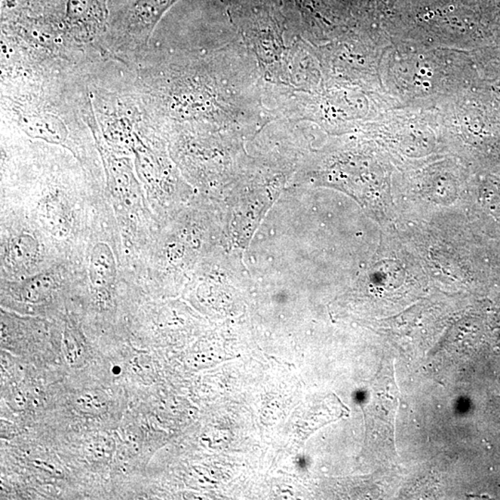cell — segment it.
Here are the masks:
<instances>
[{"label":"cell","mask_w":500,"mask_h":500,"mask_svg":"<svg viewBox=\"0 0 500 500\" xmlns=\"http://www.w3.org/2000/svg\"><path fill=\"white\" fill-rule=\"evenodd\" d=\"M132 369L144 381H146L147 378H151L153 367L146 356H137V358H134L133 361H132Z\"/></svg>","instance_id":"52a82bcc"},{"label":"cell","mask_w":500,"mask_h":500,"mask_svg":"<svg viewBox=\"0 0 500 500\" xmlns=\"http://www.w3.org/2000/svg\"><path fill=\"white\" fill-rule=\"evenodd\" d=\"M52 288V279L49 276H38L23 285L21 297L28 302H38L48 296Z\"/></svg>","instance_id":"5b68a950"},{"label":"cell","mask_w":500,"mask_h":500,"mask_svg":"<svg viewBox=\"0 0 500 500\" xmlns=\"http://www.w3.org/2000/svg\"><path fill=\"white\" fill-rule=\"evenodd\" d=\"M75 406L80 412L92 415L103 413L108 409V398L100 391L84 392L76 398Z\"/></svg>","instance_id":"277c9868"},{"label":"cell","mask_w":500,"mask_h":500,"mask_svg":"<svg viewBox=\"0 0 500 500\" xmlns=\"http://www.w3.org/2000/svg\"><path fill=\"white\" fill-rule=\"evenodd\" d=\"M43 219L49 232L55 236L63 238L70 230V216L65 204L59 198L53 196L45 202L42 211Z\"/></svg>","instance_id":"7a4b0ae2"},{"label":"cell","mask_w":500,"mask_h":500,"mask_svg":"<svg viewBox=\"0 0 500 500\" xmlns=\"http://www.w3.org/2000/svg\"><path fill=\"white\" fill-rule=\"evenodd\" d=\"M116 265L115 256L108 245L98 243L92 250L90 277L97 287H104L115 280Z\"/></svg>","instance_id":"6da1fadb"},{"label":"cell","mask_w":500,"mask_h":500,"mask_svg":"<svg viewBox=\"0 0 500 500\" xmlns=\"http://www.w3.org/2000/svg\"><path fill=\"white\" fill-rule=\"evenodd\" d=\"M63 346L64 353H65V357L68 363L70 364L78 363L80 358L82 357L81 351H80L79 345L72 334L68 332L64 334Z\"/></svg>","instance_id":"8992f818"},{"label":"cell","mask_w":500,"mask_h":500,"mask_svg":"<svg viewBox=\"0 0 500 500\" xmlns=\"http://www.w3.org/2000/svg\"><path fill=\"white\" fill-rule=\"evenodd\" d=\"M38 251V241L30 235H21L12 240L9 257L14 265H26L35 259Z\"/></svg>","instance_id":"3957f363"}]
</instances>
